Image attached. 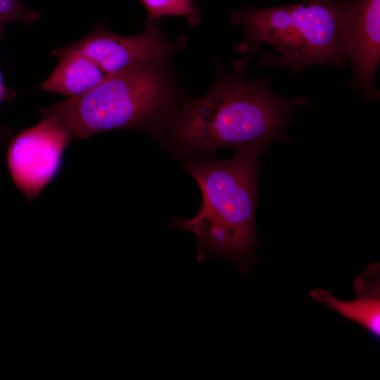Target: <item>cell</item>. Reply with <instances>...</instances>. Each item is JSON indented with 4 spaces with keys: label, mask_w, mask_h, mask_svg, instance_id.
<instances>
[{
    "label": "cell",
    "mask_w": 380,
    "mask_h": 380,
    "mask_svg": "<svg viewBox=\"0 0 380 380\" xmlns=\"http://www.w3.org/2000/svg\"><path fill=\"white\" fill-rule=\"evenodd\" d=\"M379 266H370L369 270L358 277L354 289L359 297L352 300L336 299L329 292L317 290L312 297L329 307L343 317L357 322L375 336L380 334V300Z\"/></svg>",
    "instance_id": "9"
},
{
    "label": "cell",
    "mask_w": 380,
    "mask_h": 380,
    "mask_svg": "<svg viewBox=\"0 0 380 380\" xmlns=\"http://www.w3.org/2000/svg\"><path fill=\"white\" fill-rule=\"evenodd\" d=\"M70 142L63 127L46 118L12 140L7 151L8 169L15 185L29 201L57 175Z\"/></svg>",
    "instance_id": "6"
},
{
    "label": "cell",
    "mask_w": 380,
    "mask_h": 380,
    "mask_svg": "<svg viewBox=\"0 0 380 380\" xmlns=\"http://www.w3.org/2000/svg\"><path fill=\"white\" fill-rule=\"evenodd\" d=\"M172 60H153L107 75L88 92L41 110L61 125L70 141L117 129L159 140L175 121L186 93Z\"/></svg>",
    "instance_id": "2"
},
{
    "label": "cell",
    "mask_w": 380,
    "mask_h": 380,
    "mask_svg": "<svg viewBox=\"0 0 380 380\" xmlns=\"http://www.w3.org/2000/svg\"><path fill=\"white\" fill-rule=\"evenodd\" d=\"M57 65L39 87L69 98L81 96L99 84L107 75L92 60L70 46L52 51Z\"/></svg>",
    "instance_id": "8"
},
{
    "label": "cell",
    "mask_w": 380,
    "mask_h": 380,
    "mask_svg": "<svg viewBox=\"0 0 380 380\" xmlns=\"http://www.w3.org/2000/svg\"><path fill=\"white\" fill-rule=\"evenodd\" d=\"M186 43V37L170 40L162 29L160 19H147L142 33L129 36L110 32L103 22L98 23L87 36L69 46L109 75L150 61L172 60Z\"/></svg>",
    "instance_id": "5"
},
{
    "label": "cell",
    "mask_w": 380,
    "mask_h": 380,
    "mask_svg": "<svg viewBox=\"0 0 380 380\" xmlns=\"http://www.w3.org/2000/svg\"><path fill=\"white\" fill-rule=\"evenodd\" d=\"M40 16L37 10L30 9L20 0H0V24L20 21L32 25Z\"/></svg>",
    "instance_id": "11"
},
{
    "label": "cell",
    "mask_w": 380,
    "mask_h": 380,
    "mask_svg": "<svg viewBox=\"0 0 380 380\" xmlns=\"http://www.w3.org/2000/svg\"><path fill=\"white\" fill-rule=\"evenodd\" d=\"M147 10V19H161L164 16L184 17L190 26L201 22L197 0H140Z\"/></svg>",
    "instance_id": "10"
},
{
    "label": "cell",
    "mask_w": 380,
    "mask_h": 380,
    "mask_svg": "<svg viewBox=\"0 0 380 380\" xmlns=\"http://www.w3.org/2000/svg\"><path fill=\"white\" fill-rule=\"evenodd\" d=\"M251 63V57L245 56L234 60L227 71L215 61L217 76L210 89L199 97L184 95L175 121L158 140L167 154L181 162L215 156L222 148L265 151L272 142L289 141L295 109L310 101L303 95L274 94L270 88L274 75L249 77Z\"/></svg>",
    "instance_id": "1"
},
{
    "label": "cell",
    "mask_w": 380,
    "mask_h": 380,
    "mask_svg": "<svg viewBox=\"0 0 380 380\" xmlns=\"http://www.w3.org/2000/svg\"><path fill=\"white\" fill-rule=\"evenodd\" d=\"M262 152L248 148L227 159L215 156L181 161L196 182L201 202L194 216L175 217L169 227L195 234L198 262L215 257L241 262L254 253L259 242L255 220Z\"/></svg>",
    "instance_id": "3"
},
{
    "label": "cell",
    "mask_w": 380,
    "mask_h": 380,
    "mask_svg": "<svg viewBox=\"0 0 380 380\" xmlns=\"http://www.w3.org/2000/svg\"><path fill=\"white\" fill-rule=\"evenodd\" d=\"M341 32L343 51L351 67L348 85L365 101H378L380 0H343Z\"/></svg>",
    "instance_id": "7"
},
{
    "label": "cell",
    "mask_w": 380,
    "mask_h": 380,
    "mask_svg": "<svg viewBox=\"0 0 380 380\" xmlns=\"http://www.w3.org/2000/svg\"><path fill=\"white\" fill-rule=\"evenodd\" d=\"M343 0H307L270 8L245 6L234 9L230 21L243 27L234 49L255 56L260 67L289 68L292 73L317 65L347 68L341 32Z\"/></svg>",
    "instance_id": "4"
}]
</instances>
